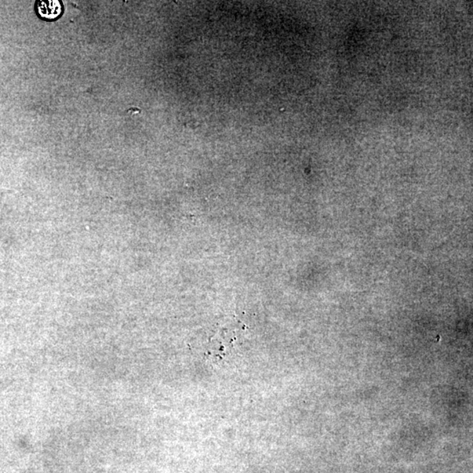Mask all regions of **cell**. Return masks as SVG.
I'll return each mask as SVG.
<instances>
[{
    "instance_id": "1",
    "label": "cell",
    "mask_w": 473,
    "mask_h": 473,
    "mask_svg": "<svg viewBox=\"0 0 473 473\" xmlns=\"http://www.w3.org/2000/svg\"><path fill=\"white\" fill-rule=\"evenodd\" d=\"M36 12L42 20H54L63 13V5L59 0H40L36 3Z\"/></svg>"
}]
</instances>
